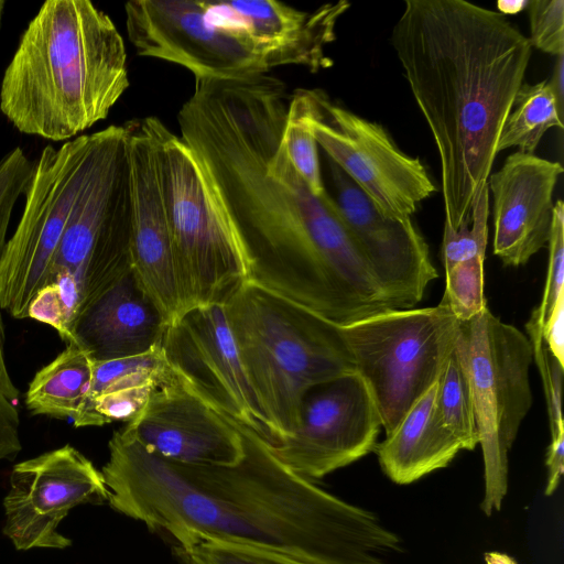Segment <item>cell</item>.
I'll return each instance as SVG.
<instances>
[{"instance_id": "obj_1", "label": "cell", "mask_w": 564, "mask_h": 564, "mask_svg": "<svg viewBox=\"0 0 564 564\" xmlns=\"http://www.w3.org/2000/svg\"><path fill=\"white\" fill-rule=\"evenodd\" d=\"M290 98L267 74L195 78L177 115L181 139L234 227L247 281L345 326L392 303L332 195H314L288 158Z\"/></svg>"}, {"instance_id": "obj_2", "label": "cell", "mask_w": 564, "mask_h": 564, "mask_svg": "<svg viewBox=\"0 0 564 564\" xmlns=\"http://www.w3.org/2000/svg\"><path fill=\"white\" fill-rule=\"evenodd\" d=\"M236 426L243 455L227 466L176 463L115 432L101 469L109 505L178 544L235 543L310 564H393L400 540L373 513L295 474L257 433Z\"/></svg>"}, {"instance_id": "obj_3", "label": "cell", "mask_w": 564, "mask_h": 564, "mask_svg": "<svg viewBox=\"0 0 564 564\" xmlns=\"http://www.w3.org/2000/svg\"><path fill=\"white\" fill-rule=\"evenodd\" d=\"M391 45L434 138L456 229L490 175L532 46L503 14L465 0H406Z\"/></svg>"}, {"instance_id": "obj_4", "label": "cell", "mask_w": 564, "mask_h": 564, "mask_svg": "<svg viewBox=\"0 0 564 564\" xmlns=\"http://www.w3.org/2000/svg\"><path fill=\"white\" fill-rule=\"evenodd\" d=\"M129 87L124 42L87 0H50L6 68L0 109L22 133L65 141L107 118Z\"/></svg>"}, {"instance_id": "obj_5", "label": "cell", "mask_w": 564, "mask_h": 564, "mask_svg": "<svg viewBox=\"0 0 564 564\" xmlns=\"http://www.w3.org/2000/svg\"><path fill=\"white\" fill-rule=\"evenodd\" d=\"M223 307L249 381L283 440L296 431L308 389L356 371L341 327L288 299L246 281Z\"/></svg>"}, {"instance_id": "obj_6", "label": "cell", "mask_w": 564, "mask_h": 564, "mask_svg": "<svg viewBox=\"0 0 564 564\" xmlns=\"http://www.w3.org/2000/svg\"><path fill=\"white\" fill-rule=\"evenodd\" d=\"M182 305H223L248 280L240 241L189 147L159 118L147 117Z\"/></svg>"}, {"instance_id": "obj_7", "label": "cell", "mask_w": 564, "mask_h": 564, "mask_svg": "<svg viewBox=\"0 0 564 564\" xmlns=\"http://www.w3.org/2000/svg\"><path fill=\"white\" fill-rule=\"evenodd\" d=\"M455 349L467 371L485 467L482 511H499L507 492L508 453L532 405L529 338L488 307L459 322Z\"/></svg>"}, {"instance_id": "obj_8", "label": "cell", "mask_w": 564, "mask_h": 564, "mask_svg": "<svg viewBox=\"0 0 564 564\" xmlns=\"http://www.w3.org/2000/svg\"><path fill=\"white\" fill-rule=\"evenodd\" d=\"M340 327L388 435L437 381L459 322L442 300L436 306L388 310Z\"/></svg>"}, {"instance_id": "obj_9", "label": "cell", "mask_w": 564, "mask_h": 564, "mask_svg": "<svg viewBox=\"0 0 564 564\" xmlns=\"http://www.w3.org/2000/svg\"><path fill=\"white\" fill-rule=\"evenodd\" d=\"M95 141L94 132L58 149L46 145L33 163L22 216L0 262V306L14 318L28 317L32 299L47 283Z\"/></svg>"}, {"instance_id": "obj_10", "label": "cell", "mask_w": 564, "mask_h": 564, "mask_svg": "<svg viewBox=\"0 0 564 564\" xmlns=\"http://www.w3.org/2000/svg\"><path fill=\"white\" fill-rule=\"evenodd\" d=\"M317 145L384 216L408 219L436 192L425 165L404 153L379 123L330 100L321 89L291 96Z\"/></svg>"}, {"instance_id": "obj_11", "label": "cell", "mask_w": 564, "mask_h": 564, "mask_svg": "<svg viewBox=\"0 0 564 564\" xmlns=\"http://www.w3.org/2000/svg\"><path fill=\"white\" fill-rule=\"evenodd\" d=\"M162 348L175 375L209 408L270 446L282 443L249 381L223 305L184 311L167 325Z\"/></svg>"}, {"instance_id": "obj_12", "label": "cell", "mask_w": 564, "mask_h": 564, "mask_svg": "<svg viewBox=\"0 0 564 564\" xmlns=\"http://www.w3.org/2000/svg\"><path fill=\"white\" fill-rule=\"evenodd\" d=\"M381 427L373 397L354 371L308 389L296 431L281 444L268 445L292 471L318 479L375 449Z\"/></svg>"}, {"instance_id": "obj_13", "label": "cell", "mask_w": 564, "mask_h": 564, "mask_svg": "<svg viewBox=\"0 0 564 564\" xmlns=\"http://www.w3.org/2000/svg\"><path fill=\"white\" fill-rule=\"evenodd\" d=\"M108 500L101 471L70 445L23 460L12 468L3 500V533L15 549H65L72 541L57 532L72 508Z\"/></svg>"}, {"instance_id": "obj_14", "label": "cell", "mask_w": 564, "mask_h": 564, "mask_svg": "<svg viewBox=\"0 0 564 564\" xmlns=\"http://www.w3.org/2000/svg\"><path fill=\"white\" fill-rule=\"evenodd\" d=\"M206 22L231 35L265 72L299 65L317 72L332 66L326 46L350 8L340 0L304 11L273 0H202Z\"/></svg>"}, {"instance_id": "obj_15", "label": "cell", "mask_w": 564, "mask_h": 564, "mask_svg": "<svg viewBox=\"0 0 564 564\" xmlns=\"http://www.w3.org/2000/svg\"><path fill=\"white\" fill-rule=\"evenodd\" d=\"M124 13L139 56L178 64L195 78L268 73L231 35L206 22L202 0H131Z\"/></svg>"}, {"instance_id": "obj_16", "label": "cell", "mask_w": 564, "mask_h": 564, "mask_svg": "<svg viewBox=\"0 0 564 564\" xmlns=\"http://www.w3.org/2000/svg\"><path fill=\"white\" fill-rule=\"evenodd\" d=\"M336 207L375 278L398 308L420 303L437 278L429 246L411 218L382 215L358 186L329 159Z\"/></svg>"}, {"instance_id": "obj_17", "label": "cell", "mask_w": 564, "mask_h": 564, "mask_svg": "<svg viewBox=\"0 0 564 564\" xmlns=\"http://www.w3.org/2000/svg\"><path fill=\"white\" fill-rule=\"evenodd\" d=\"M121 431L148 452L182 464L227 466L243 455L236 424L189 391L175 372Z\"/></svg>"}, {"instance_id": "obj_18", "label": "cell", "mask_w": 564, "mask_h": 564, "mask_svg": "<svg viewBox=\"0 0 564 564\" xmlns=\"http://www.w3.org/2000/svg\"><path fill=\"white\" fill-rule=\"evenodd\" d=\"M131 193V270L167 324L182 314L153 140L145 118L126 123Z\"/></svg>"}, {"instance_id": "obj_19", "label": "cell", "mask_w": 564, "mask_h": 564, "mask_svg": "<svg viewBox=\"0 0 564 564\" xmlns=\"http://www.w3.org/2000/svg\"><path fill=\"white\" fill-rule=\"evenodd\" d=\"M561 163L521 151L508 155L487 183L494 196V253L505 265L525 264L550 238Z\"/></svg>"}, {"instance_id": "obj_20", "label": "cell", "mask_w": 564, "mask_h": 564, "mask_svg": "<svg viewBox=\"0 0 564 564\" xmlns=\"http://www.w3.org/2000/svg\"><path fill=\"white\" fill-rule=\"evenodd\" d=\"M167 325L130 269L82 310L69 345L95 362L137 356L160 347Z\"/></svg>"}, {"instance_id": "obj_21", "label": "cell", "mask_w": 564, "mask_h": 564, "mask_svg": "<svg viewBox=\"0 0 564 564\" xmlns=\"http://www.w3.org/2000/svg\"><path fill=\"white\" fill-rule=\"evenodd\" d=\"M436 382L375 447L382 470L395 484L408 485L446 467L463 449L437 412Z\"/></svg>"}, {"instance_id": "obj_22", "label": "cell", "mask_w": 564, "mask_h": 564, "mask_svg": "<svg viewBox=\"0 0 564 564\" xmlns=\"http://www.w3.org/2000/svg\"><path fill=\"white\" fill-rule=\"evenodd\" d=\"M94 361L86 350L67 347L40 369L25 394V405L34 415L74 419L93 377Z\"/></svg>"}, {"instance_id": "obj_23", "label": "cell", "mask_w": 564, "mask_h": 564, "mask_svg": "<svg viewBox=\"0 0 564 564\" xmlns=\"http://www.w3.org/2000/svg\"><path fill=\"white\" fill-rule=\"evenodd\" d=\"M553 127L563 128V101L550 80L522 84L502 126L497 153L517 147L533 154L544 133Z\"/></svg>"}, {"instance_id": "obj_24", "label": "cell", "mask_w": 564, "mask_h": 564, "mask_svg": "<svg viewBox=\"0 0 564 564\" xmlns=\"http://www.w3.org/2000/svg\"><path fill=\"white\" fill-rule=\"evenodd\" d=\"M456 345V344H455ZM436 406L443 424L463 449L479 444L469 378L455 347L436 382Z\"/></svg>"}, {"instance_id": "obj_25", "label": "cell", "mask_w": 564, "mask_h": 564, "mask_svg": "<svg viewBox=\"0 0 564 564\" xmlns=\"http://www.w3.org/2000/svg\"><path fill=\"white\" fill-rule=\"evenodd\" d=\"M174 377L162 345L145 354L107 361H94L93 377L84 402L93 398L127 388L163 386ZM82 404V405H83Z\"/></svg>"}, {"instance_id": "obj_26", "label": "cell", "mask_w": 564, "mask_h": 564, "mask_svg": "<svg viewBox=\"0 0 564 564\" xmlns=\"http://www.w3.org/2000/svg\"><path fill=\"white\" fill-rule=\"evenodd\" d=\"M489 188L486 182L476 193L470 221L453 229L444 224L442 254L445 270L475 257H485L488 238Z\"/></svg>"}, {"instance_id": "obj_27", "label": "cell", "mask_w": 564, "mask_h": 564, "mask_svg": "<svg viewBox=\"0 0 564 564\" xmlns=\"http://www.w3.org/2000/svg\"><path fill=\"white\" fill-rule=\"evenodd\" d=\"M175 552L184 564H310L275 551L213 540L178 544Z\"/></svg>"}, {"instance_id": "obj_28", "label": "cell", "mask_w": 564, "mask_h": 564, "mask_svg": "<svg viewBox=\"0 0 564 564\" xmlns=\"http://www.w3.org/2000/svg\"><path fill=\"white\" fill-rule=\"evenodd\" d=\"M154 384L132 387L99 394L85 402L73 419L76 427L101 426L111 422H130L148 404Z\"/></svg>"}, {"instance_id": "obj_29", "label": "cell", "mask_w": 564, "mask_h": 564, "mask_svg": "<svg viewBox=\"0 0 564 564\" xmlns=\"http://www.w3.org/2000/svg\"><path fill=\"white\" fill-rule=\"evenodd\" d=\"M282 144L286 155L316 196L324 195L327 191L324 186L317 143L302 120L296 104L290 98L288 113L282 132Z\"/></svg>"}, {"instance_id": "obj_30", "label": "cell", "mask_w": 564, "mask_h": 564, "mask_svg": "<svg viewBox=\"0 0 564 564\" xmlns=\"http://www.w3.org/2000/svg\"><path fill=\"white\" fill-rule=\"evenodd\" d=\"M485 257H475L445 270L443 300L458 322H467L487 307L484 295Z\"/></svg>"}, {"instance_id": "obj_31", "label": "cell", "mask_w": 564, "mask_h": 564, "mask_svg": "<svg viewBox=\"0 0 564 564\" xmlns=\"http://www.w3.org/2000/svg\"><path fill=\"white\" fill-rule=\"evenodd\" d=\"M79 304L78 294L73 288L61 282H51L40 289L32 299L28 317L52 326L69 345Z\"/></svg>"}, {"instance_id": "obj_32", "label": "cell", "mask_w": 564, "mask_h": 564, "mask_svg": "<svg viewBox=\"0 0 564 564\" xmlns=\"http://www.w3.org/2000/svg\"><path fill=\"white\" fill-rule=\"evenodd\" d=\"M32 172L33 163L19 147L0 160V262L7 245V231L13 207L28 189Z\"/></svg>"}, {"instance_id": "obj_33", "label": "cell", "mask_w": 564, "mask_h": 564, "mask_svg": "<svg viewBox=\"0 0 564 564\" xmlns=\"http://www.w3.org/2000/svg\"><path fill=\"white\" fill-rule=\"evenodd\" d=\"M529 340L532 346L533 358H535L538 368L541 373L543 388L546 398L547 413L550 419L552 437L564 433L562 419V378L563 366L558 364L555 357L543 347L542 328L533 319H529L527 324Z\"/></svg>"}, {"instance_id": "obj_34", "label": "cell", "mask_w": 564, "mask_h": 564, "mask_svg": "<svg viewBox=\"0 0 564 564\" xmlns=\"http://www.w3.org/2000/svg\"><path fill=\"white\" fill-rule=\"evenodd\" d=\"M19 406L20 391L4 359V326L0 314V460L13 459L22 448Z\"/></svg>"}, {"instance_id": "obj_35", "label": "cell", "mask_w": 564, "mask_h": 564, "mask_svg": "<svg viewBox=\"0 0 564 564\" xmlns=\"http://www.w3.org/2000/svg\"><path fill=\"white\" fill-rule=\"evenodd\" d=\"M530 44L544 53L563 56L564 1L531 0L528 3Z\"/></svg>"}, {"instance_id": "obj_36", "label": "cell", "mask_w": 564, "mask_h": 564, "mask_svg": "<svg viewBox=\"0 0 564 564\" xmlns=\"http://www.w3.org/2000/svg\"><path fill=\"white\" fill-rule=\"evenodd\" d=\"M549 265L543 296L533 311L541 326L551 314L562 292H564V204L554 203L552 226L549 238Z\"/></svg>"}, {"instance_id": "obj_37", "label": "cell", "mask_w": 564, "mask_h": 564, "mask_svg": "<svg viewBox=\"0 0 564 564\" xmlns=\"http://www.w3.org/2000/svg\"><path fill=\"white\" fill-rule=\"evenodd\" d=\"M542 339L546 349L564 367V292H562L542 326Z\"/></svg>"}, {"instance_id": "obj_38", "label": "cell", "mask_w": 564, "mask_h": 564, "mask_svg": "<svg viewBox=\"0 0 564 564\" xmlns=\"http://www.w3.org/2000/svg\"><path fill=\"white\" fill-rule=\"evenodd\" d=\"M563 457H564V433H560L552 437V442L547 449V482L545 495H552L560 482L563 475Z\"/></svg>"}, {"instance_id": "obj_39", "label": "cell", "mask_w": 564, "mask_h": 564, "mask_svg": "<svg viewBox=\"0 0 564 564\" xmlns=\"http://www.w3.org/2000/svg\"><path fill=\"white\" fill-rule=\"evenodd\" d=\"M529 1L519 0V1H505L500 0L497 2V7L499 9V13L501 14H514L520 12L523 9H527Z\"/></svg>"}, {"instance_id": "obj_40", "label": "cell", "mask_w": 564, "mask_h": 564, "mask_svg": "<svg viewBox=\"0 0 564 564\" xmlns=\"http://www.w3.org/2000/svg\"><path fill=\"white\" fill-rule=\"evenodd\" d=\"M486 564H516L513 558L500 552H488L485 554Z\"/></svg>"}, {"instance_id": "obj_41", "label": "cell", "mask_w": 564, "mask_h": 564, "mask_svg": "<svg viewBox=\"0 0 564 564\" xmlns=\"http://www.w3.org/2000/svg\"><path fill=\"white\" fill-rule=\"evenodd\" d=\"M3 8H4V1L0 0V22H1V17H2V12H3Z\"/></svg>"}]
</instances>
